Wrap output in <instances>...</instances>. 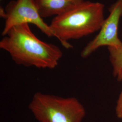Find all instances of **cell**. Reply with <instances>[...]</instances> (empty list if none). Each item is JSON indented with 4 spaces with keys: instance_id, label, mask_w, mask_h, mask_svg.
Listing matches in <instances>:
<instances>
[{
    "instance_id": "7",
    "label": "cell",
    "mask_w": 122,
    "mask_h": 122,
    "mask_svg": "<svg viewBox=\"0 0 122 122\" xmlns=\"http://www.w3.org/2000/svg\"><path fill=\"white\" fill-rule=\"evenodd\" d=\"M121 40L122 44L119 47L108 48L114 76L119 81H121L122 79V39Z\"/></svg>"
},
{
    "instance_id": "5",
    "label": "cell",
    "mask_w": 122,
    "mask_h": 122,
    "mask_svg": "<svg viewBox=\"0 0 122 122\" xmlns=\"http://www.w3.org/2000/svg\"><path fill=\"white\" fill-rule=\"evenodd\" d=\"M108 17L105 19L99 33L85 47L81 55L86 58L98 49L103 47L117 48L122 44L118 37V26L122 17V0H117L109 9Z\"/></svg>"
},
{
    "instance_id": "2",
    "label": "cell",
    "mask_w": 122,
    "mask_h": 122,
    "mask_svg": "<svg viewBox=\"0 0 122 122\" xmlns=\"http://www.w3.org/2000/svg\"><path fill=\"white\" fill-rule=\"evenodd\" d=\"M103 3L85 0L54 17L49 26L54 37L65 48H72L70 40L80 39L100 30L105 19Z\"/></svg>"
},
{
    "instance_id": "6",
    "label": "cell",
    "mask_w": 122,
    "mask_h": 122,
    "mask_svg": "<svg viewBox=\"0 0 122 122\" xmlns=\"http://www.w3.org/2000/svg\"><path fill=\"white\" fill-rule=\"evenodd\" d=\"M85 0H35L41 17L60 15Z\"/></svg>"
},
{
    "instance_id": "8",
    "label": "cell",
    "mask_w": 122,
    "mask_h": 122,
    "mask_svg": "<svg viewBox=\"0 0 122 122\" xmlns=\"http://www.w3.org/2000/svg\"><path fill=\"white\" fill-rule=\"evenodd\" d=\"M116 113L118 118H122V91L118 97L116 107Z\"/></svg>"
},
{
    "instance_id": "3",
    "label": "cell",
    "mask_w": 122,
    "mask_h": 122,
    "mask_svg": "<svg viewBox=\"0 0 122 122\" xmlns=\"http://www.w3.org/2000/svg\"><path fill=\"white\" fill-rule=\"evenodd\" d=\"M39 122H82L86 109L74 97H62L37 92L28 106Z\"/></svg>"
},
{
    "instance_id": "1",
    "label": "cell",
    "mask_w": 122,
    "mask_h": 122,
    "mask_svg": "<svg viewBox=\"0 0 122 122\" xmlns=\"http://www.w3.org/2000/svg\"><path fill=\"white\" fill-rule=\"evenodd\" d=\"M0 48L16 64L39 69L55 68L63 56L58 46L39 39L28 24L11 28L0 41Z\"/></svg>"
},
{
    "instance_id": "4",
    "label": "cell",
    "mask_w": 122,
    "mask_h": 122,
    "mask_svg": "<svg viewBox=\"0 0 122 122\" xmlns=\"http://www.w3.org/2000/svg\"><path fill=\"white\" fill-rule=\"evenodd\" d=\"M0 15L5 20L3 36L13 27L24 24L35 25L48 37H54L49 25L39 14L35 0H12L3 8L0 7Z\"/></svg>"
}]
</instances>
